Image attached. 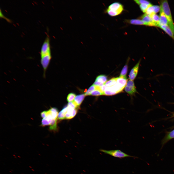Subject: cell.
Segmentation results:
<instances>
[{
	"label": "cell",
	"instance_id": "1",
	"mask_svg": "<svg viewBox=\"0 0 174 174\" xmlns=\"http://www.w3.org/2000/svg\"><path fill=\"white\" fill-rule=\"evenodd\" d=\"M160 6L166 15L168 22V25L174 35V24L167 1H161Z\"/></svg>",
	"mask_w": 174,
	"mask_h": 174
},
{
	"label": "cell",
	"instance_id": "2",
	"mask_svg": "<svg viewBox=\"0 0 174 174\" xmlns=\"http://www.w3.org/2000/svg\"><path fill=\"white\" fill-rule=\"evenodd\" d=\"M100 150L105 153L116 158H122L126 157H134L118 150H107L101 149Z\"/></svg>",
	"mask_w": 174,
	"mask_h": 174
},
{
	"label": "cell",
	"instance_id": "3",
	"mask_svg": "<svg viewBox=\"0 0 174 174\" xmlns=\"http://www.w3.org/2000/svg\"><path fill=\"white\" fill-rule=\"evenodd\" d=\"M107 9L110 10L114 16L120 14L123 9V6L118 2H115L111 4Z\"/></svg>",
	"mask_w": 174,
	"mask_h": 174
},
{
	"label": "cell",
	"instance_id": "4",
	"mask_svg": "<svg viewBox=\"0 0 174 174\" xmlns=\"http://www.w3.org/2000/svg\"><path fill=\"white\" fill-rule=\"evenodd\" d=\"M51 58V53L41 57L40 63L43 70V76L45 77V73Z\"/></svg>",
	"mask_w": 174,
	"mask_h": 174
},
{
	"label": "cell",
	"instance_id": "5",
	"mask_svg": "<svg viewBox=\"0 0 174 174\" xmlns=\"http://www.w3.org/2000/svg\"><path fill=\"white\" fill-rule=\"evenodd\" d=\"M51 53L50 39L47 36L42 46L40 54L41 57L47 54Z\"/></svg>",
	"mask_w": 174,
	"mask_h": 174
},
{
	"label": "cell",
	"instance_id": "6",
	"mask_svg": "<svg viewBox=\"0 0 174 174\" xmlns=\"http://www.w3.org/2000/svg\"><path fill=\"white\" fill-rule=\"evenodd\" d=\"M125 90L126 92L131 95H133L137 92L133 80H130L127 82L125 87Z\"/></svg>",
	"mask_w": 174,
	"mask_h": 174
},
{
	"label": "cell",
	"instance_id": "7",
	"mask_svg": "<svg viewBox=\"0 0 174 174\" xmlns=\"http://www.w3.org/2000/svg\"><path fill=\"white\" fill-rule=\"evenodd\" d=\"M140 60H139L135 65L131 69L129 76L130 80H133L136 77L138 72Z\"/></svg>",
	"mask_w": 174,
	"mask_h": 174
},
{
	"label": "cell",
	"instance_id": "8",
	"mask_svg": "<svg viewBox=\"0 0 174 174\" xmlns=\"http://www.w3.org/2000/svg\"><path fill=\"white\" fill-rule=\"evenodd\" d=\"M140 18L146 23V26L156 27L152 18L149 15L145 13Z\"/></svg>",
	"mask_w": 174,
	"mask_h": 174
},
{
	"label": "cell",
	"instance_id": "9",
	"mask_svg": "<svg viewBox=\"0 0 174 174\" xmlns=\"http://www.w3.org/2000/svg\"><path fill=\"white\" fill-rule=\"evenodd\" d=\"M160 22L159 27L164 25H168V22L166 15L160 7Z\"/></svg>",
	"mask_w": 174,
	"mask_h": 174
},
{
	"label": "cell",
	"instance_id": "10",
	"mask_svg": "<svg viewBox=\"0 0 174 174\" xmlns=\"http://www.w3.org/2000/svg\"><path fill=\"white\" fill-rule=\"evenodd\" d=\"M174 138V129L168 132L162 140V144L163 146L170 140Z\"/></svg>",
	"mask_w": 174,
	"mask_h": 174
},
{
	"label": "cell",
	"instance_id": "11",
	"mask_svg": "<svg viewBox=\"0 0 174 174\" xmlns=\"http://www.w3.org/2000/svg\"><path fill=\"white\" fill-rule=\"evenodd\" d=\"M85 96V94H82L78 95L75 97L73 102L77 107H79L81 104Z\"/></svg>",
	"mask_w": 174,
	"mask_h": 174
},
{
	"label": "cell",
	"instance_id": "12",
	"mask_svg": "<svg viewBox=\"0 0 174 174\" xmlns=\"http://www.w3.org/2000/svg\"><path fill=\"white\" fill-rule=\"evenodd\" d=\"M159 27L164 30L174 40V35L168 25H163L160 26Z\"/></svg>",
	"mask_w": 174,
	"mask_h": 174
},
{
	"label": "cell",
	"instance_id": "13",
	"mask_svg": "<svg viewBox=\"0 0 174 174\" xmlns=\"http://www.w3.org/2000/svg\"><path fill=\"white\" fill-rule=\"evenodd\" d=\"M129 23L134 25H145L146 23L141 20L139 19H132L127 20Z\"/></svg>",
	"mask_w": 174,
	"mask_h": 174
},
{
	"label": "cell",
	"instance_id": "14",
	"mask_svg": "<svg viewBox=\"0 0 174 174\" xmlns=\"http://www.w3.org/2000/svg\"><path fill=\"white\" fill-rule=\"evenodd\" d=\"M149 15L151 18L153 22L155 24L156 27H159L160 22L159 16L155 13Z\"/></svg>",
	"mask_w": 174,
	"mask_h": 174
},
{
	"label": "cell",
	"instance_id": "15",
	"mask_svg": "<svg viewBox=\"0 0 174 174\" xmlns=\"http://www.w3.org/2000/svg\"><path fill=\"white\" fill-rule=\"evenodd\" d=\"M51 116L53 119H57L58 114V109L55 108H52L48 110Z\"/></svg>",
	"mask_w": 174,
	"mask_h": 174
},
{
	"label": "cell",
	"instance_id": "16",
	"mask_svg": "<svg viewBox=\"0 0 174 174\" xmlns=\"http://www.w3.org/2000/svg\"><path fill=\"white\" fill-rule=\"evenodd\" d=\"M107 76L104 75H100L98 76L96 78L95 81H97L105 85L107 81Z\"/></svg>",
	"mask_w": 174,
	"mask_h": 174
},
{
	"label": "cell",
	"instance_id": "17",
	"mask_svg": "<svg viewBox=\"0 0 174 174\" xmlns=\"http://www.w3.org/2000/svg\"><path fill=\"white\" fill-rule=\"evenodd\" d=\"M127 64H125L121 72L119 77L126 79V75L128 71Z\"/></svg>",
	"mask_w": 174,
	"mask_h": 174
},
{
	"label": "cell",
	"instance_id": "18",
	"mask_svg": "<svg viewBox=\"0 0 174 174\" xmlns=\"http://www.w3.org/2000/svg\"><path fill=\"white\" fill-rule=\"evenodd\" d=\"M100 87H98V88L92 91L90 95L93 96H98L101 95H104L103 93L100 90Z\"/></svg>",
	"mask_w": 174,
	"mask_h": 174
},
{
	"label": "cell",
	"instance_id": "19",
	"mask_svg": "<svg viewBox=\"0 0 174 174\" xmlns=\"http://www.w3.org/2000/svg\"><path fill=\"white\" fill-rule=\"evenodd\" d=\"M57 118L53 119L50 125L49 129L50 130H56L57 129Z\"/></svg>",
	"mask_w": 174,
	"mask_h": 174
},
{
	"label": "cell",
	"instance_id": "20",
	"mask_svg": "<svg viewBox=\"0 0 174 174\" xmlns=\"http://www.w3.org/2000/svg\"><path fill=\"white\" fill-rule=\"evenodd\" d=\"M98 87L95 86L93 84L92 85L85 94V96L90 95L91 92L94 90L97 89Z\"/></svg>",
	"mask_w": 174,
	"mask_h": 174
},
{
	"label": "cell",
	"instance_id": "21",
	"mask_svg": "<svg viewBox=\"0 0 174 174\" xmlns=\"http://www.w3.org/2000/svg\"><path fill=\"white\" fill-rule=\"evenodd\" d=\"M52 120H50L45 118H43L41 121V125L42 126L50 125Z\"/></svg>",
	"mask_w": 174,
	"mask_h": 174
},
{
	"label": "cell",
	"instance_id": "22",
	"mask_svg": "<svg viewBox=\"0 0 174 174\" xmlns=\"http://www.w3.org/2000/svg\"><path fill=\"white\" fill-rule=\"evenodd\" d=\"M151 4H142L139 5V7L143 13H145L147 8Z\"/></svg>",
	"mask_w": 174,
	"mask_h": 174
},
{
	"label": "cell",
	"instance_id": "23",
	"mask_svg": "<svg viewBox=\"0 0 174 174\" xmlns=\"http://www.w3.org/2000/svg\"><path fill=\"white\" fill-rule=\"evenodd\" d=\"M76 96V94L74 93H71L69 94L67 97V101L69 102H71L74 99Z\"/></svg>",
	"mask_w": 174,
	"mask_h": 174
},
{
	"label": "cell",
	"instance_id": "24",
	"mask_svg": "<svg viewBox=\"0 0 174 174\" xmlns=\"http://www.w3.org/2000/svg\"><path fill=\"white\" fill-rule=\"evenodd\" d=\"M66 114L62 110L58 114V118L60 120H63L65 119Z\"/></svg>",
	"mask_w": 174,
	"mask_h": 174
},
{
	"label": "cell",
	"instance_id": "25",
	"mask_svg": "<svg viewBox=\"0 0 174 174\" xmlns=\"http://www.w3.org/2000/svg\"><path fill=\"white\" fill-rule=\"evenodd\" d=\"M135 2L138 5H140L142 4H150L151 3L148 1L146 0H134Z\"/></svg>",
	"mask_w": 174,
	"mask_h": 174
},
{
	"label": "cell",
	"instance_id": "26",
	"mask_svg": "<svg viewBox=\"0 0 174 174\" xmlns=\"http://www.w3.org/2000/svg\"><path fill=\"white\" fill-rule=\"evenodd\" d=\"M67 106L68 108L72 109H74L78 107L73 101L69 102Z\"/></svg>",
	"mask_w": 174,
	"mask_h": 174
},
{
	"label": "cell",
	"instance_id": "27",
	"mask_svg": "<svg viewBox=\"0 0 174 174\" xmlns=\"http://www.w3.org/2000/svg\"><path fill=\"white\" fill-rule=\"evenodd\" d=\"M77 108L74 109L72 112V118L76 114L77 112Z\"/></svg>",
	"mask_w": 174,
	"mask_h": 174
},
{
	"label": "cell",
	"instance_id": "28",
	"mask_svg": "<svg viewBox=\"0 0 174 174\" xmlns=\"http://www.w3.org/2000/svg\"><path fill=\"white\" fill-rule=\"evenodd\" d=\"M47 111H44L41 113V117L43 118H45L46 115Z\"/></svg>",
	"mask_w": 174,
	"mask_h": 174
},
{
	"label": "cell",
	"instance_id": "29",
	"mask_svg": "<svg viewBox=\"0 0 174 174\" xmlns=\"http://www.w3.org/2000/svg\"><path fill=\"white\" fill-rule=\"evenodd\" d=\"M0 17H1L2 18H4V19H6L9 22H10V20H9V19H8L7 18H6L5 16L3 15L1 11L0 10Z\"/></svg>",
	"mask_w": 174,
	"mask_h": 174
},
{
	"label": "cell",
	"instance_id": "30",
	"mask_svg": "<svg viewBox=\"0 0 174 174\" xmlns=\"http://www.w3.org/2000/svg\"><path fill=\"white\" fill-rule=\"evenodd\" d=\"M32 171H34V170L33 169H32Z\"/></svg>",
	"mask_w": 174,
	"mask_h": 174
},
{
	"label": "cell",
	"instance_id": "31",
	"mask_svg": "<svg viewBox=\"0 0 174 174\" xmlns=\"http://www.w3.org/2000/svg\"><path fill=\"white\" fill-rule=\"evenodd\" d=\"M18 157H20V156H18Z\"/></svg>",
	"mask_w": 174,
	"mask_h": 174
},
{
	"label": "cell",
	"instance_id": "32",
	"mask_svg": "<svg viewBox=\"0 0 174 174\" xmlns=\"http://www.w3.org/2000/svg\"><path fill=\"white\" fill-rule=\"evenodd\" d=\"M14 158H16V157H14Z\"/></svg>",
	"mask_w": 174,
	"mask_h": 174
}]
</instances>
